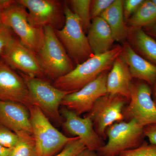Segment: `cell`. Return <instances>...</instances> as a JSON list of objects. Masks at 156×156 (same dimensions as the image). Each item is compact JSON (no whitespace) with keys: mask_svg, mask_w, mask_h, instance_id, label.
Listing matches in <instances>:
<instances>
[{"mask_svg":"<svg viewBox=\"0 0 156 156\" xmlns=\"http://www.w3.org/2000/svg\"><path fill=\"white\" fill-rule=\"evenodd\" d=\"M122 49V46L116 45L106 53L94 55L52 84L65 92H76L94 80L101 73L111 69Z\"/></svg>","mask_w":156,"mask_h":156,"instance_id":"1","label":"cell"},{"mask_svg":"<svg viewBox=\"0 0 156 156\" xmlns=\"http://www.w3.org/2000/svg\"><path fill=\"white\" fill-rule=\"evenodd\" d=\"M37 156H53L77 137H68L53 126L36 105L28 107Z\"/></svg>","mask_w":156,"mask_h":156,"instance_id":"2","label":"cell"},{"mask_svg":"<svg viewBox=\"0 0 156 156\" xmlns=\"http://www.w3.org/2000/svg\"><path fill=\"white\" fill-rule=\"evenodd\" d=\"M44 29V41L37 54L43 71L49 81L56 80L67 74L76 67L64 47L50 27Z\"/></svg>","mask_w":156,"mask_h":156,"instance_id":"3","label":"cell"},{"mask_svg":"<svg viewBox=\"0 0 156 156\" xmlns=\"http://www.w3.org/2000/svg\"><path fill=\"white\" fill-rule=\"evenodd\" d=\"M28 89L31 105L38 107L48 118L59 125L63 119L59 106L70 92L56 88L49 81L20 73Z\"/></svg>","mask_w":156,"mask_h":156,"instance_id":"4","label":"cell"},{"mask_svg":"<svg viewBox=\"0 0 156 156\" xmlns=\"http://www.w3.org/2000/svg\"><path fill=\"white\" fill-rule=\"evenodd\" d=\"M64 12V26L61 29L54 30V31L70 58L76 66L94 54L79 18L73 13L66 1Z\"/></svg>","mask_w":156,"mask_h":156,"instance_id":"5","label":"cell"},{"mask_svg":"<svg viewBox=\"0 0 156 156\" xmlns=\"http://www.w3.org/2000/svg\"><path fill=\"white\" fill-rule=\"evenodd\" d=\"M144 128L134 120L114 123L107 129V143L96 152L99 156H118L138 147L144 137Z\"/></svg>","mask_w":156,"mask_h":156,"instance_id":"6","label":"cell"},{"mask_svg":"<svg viewBox=\"0 0 156 156\" xmlns=\"http://www.w3.org/2000/svg\"><path fill=\"white\" fill-rule=\"evenodd\" d=\"M2 23L16 34L20 42L37 54L44 41V29L34 27L30 23L28 11L17 1L2 12Z\"/></svg>","mask_w":156,"mask_h":156,"instance_id":"7","label":"cell"},{"mask_svg":"<svg viewBox=\"0 0 156 156\" xmlns=\"http://www.w3.org/2000/svg\"><path fill=\"white\" fill-rule=\"evenodd\" d=\"M124 120H134L143 127L156 124V105L152 87L143 81L132 82L128 105L123 111Z\"/></svg>","mask_w":156,"mask_h":156,"instance_id":"8","label":"cell"},{"mask_svg":"<svg viewBox=\"0 0 156 156\" xmlns=\"http://www.w3.org/2000/svg\"><path fill=\"white\" fill-rule=\"evenodd\" d=\"M28 11L30 23L34 27H50L60 30L65 23V2L58 0H18Z\"/></svg>","mask_w":156,"mask_h":156,"instance_id":"9","label":"cell"},{"mask_svg":"<svg viewBox=\"0 0 156 156\" xmlns=\"http://www.w3.org/2000/svg\"><path fill=\"white\" fill-rule=\"evenodd\" d=\"M128 101L120 95L107 94L99 98L91 111L86 115L92 121L98 134L104 140L109 126L124 120L123 111Z\"/></svg>","mask_w":156,"mask_h":156,"instance_id":"10","label":"cell"},{"mask_svg":"<svg viewBox=\"0 0 156 156\" xmlns=\"http://www.w3.org/2000/svg\"><path fill=\"white\" fill-rule=\"evenodd\" d=\"M1 58L13 69L27 75L50 81L45 76L36 53L14 37L0 54Z\"/></svg>","mask_w":156,"mask_h":156,"instance_id":"11","label":"cell"},{"mask_svg":"<svg viewBox=\"0 0 156 156\" xmlns=\"http://www.w3.org/2000/svg\"><path fill=\"white\" fill-rule=\"evenodd\" d=\"M108 71L101 73L94 80L78 91L69 93L63 98L61 105L79 115L91 111L96 101L107 93L106 81Z\"/></svg>","mask_w":156,"mask_h":156,"instance_id":"12","label":"cell"},{"mask_svg":"<svg viewBox=\"0 0 156 156\" xmlns=\"http://www.w3.org/2000/svg\"><path fill=\"white\" fill-rule=\"evenodd\" d=\"M60 112L63 119L61 125L65 131L74 137H79L86 148L96 152L105 144L89 117L82 118L65 107L60 109Z\"/></svg>","mask_w":156,"mask_h":156,"instance_id":"13","label":"cell"},{"mask_svg":"<svg viewBox=\"0 0 156 156\" xmlns=\"http://www.w3.org/2000/svg\"><path fill=\"white\" fill-rule=\"evenodd\" d=\"M0 100L31 105L28 89L20 74L0 58Z\"/></svg>","mask_w":156,"mask_h":156,"instance_id":"14","label":"cell"},{"mask_svg":"<svg viewBox=\"0 0 156 156\" xmlns=\"http://www.w3.org/2000/svg\"><path fill=\"white\" fill-rule=\"evenodd\" d=\"M0 125L16 134H32L28 109L21 104L0 100Z\"/></svg>","mask_w":156,"mask_h":156,"instance_id":"15","label":"cell"},{"mask_svg":"<svg viewBox=\"0 0 156 156\" xmlns=\"http://www.w3.org/2000/svg\"><path fill=\"white\" fill-rule=\"evenodd\" d=\"M122 48L120 56L128 66L132 78L152 87L156 81V65L140 56L128 42L123 43Z\"/></svg>","mask_w":156,"mask_h":156,"instance_id":"16","label":"cell"},{"mask_svg":"<svg viewBox=\"0 0 156 156\" xmlns=\"http://www.w3.org/2000/svg\"><path fill=\"white\" fill-rule=\"evenodd\" d=\"M132 78L129 68L120 56L115 60L106 81L107 94L120 95L129 101Z\"/></svg>","mask_w":156,"mask_h":156,"instance_id":"17","label":"cell"},{"mask_svg":"<svg viewBox=\"0 0 156 156\" xmlns=\"http://www.w3.org/2000/svg\"><path fill=\"white\" fill-rule=\"evenodd\" d=\"M88 41L94 55L102 54L111 50L115 41L106 21L99 17L92 19L88 31Z\"/></svg>","mask_w":156,"mask_h":156,"instance_id":"18","label":"cell"},{"mask_svg":"<svg viewBox=\"0 0 156 156\" xmlns=\"http://www.w3.org/2000/svg\"><path fill=\"white\" fill-rule=\"evenodd\" d=\"M128 28V43L136 53L156 65V41L142 28Z\"/></svg>","mask_w":156,"mask_h":156,"instance_id":"19","label":"cell"},{"mask_svg":"<svg viewBox=\"0 0 156 156\" xmlns=\"http://www.w3.org/2000/svg\"><path fill=\"white\" fill-rule=\"evenodd\" d=\"M123 5L122 0H115L100 17L109 26L115 41L124 43L127 40L129 27L124 18Z\"/></svg>","mask_w":156,"mask_h":156,"instance_id":"20","label":"cell"},{"mask_svg":"<svg viewBox=\"0 0 156 156\" xmlns=\"http://www.w3.org/2000/svg\"><path fill=\"white\" fill-rule=\"evenodd\" d=\"M156 23V6L152 0H144L127 22L128 27L143 28Z\"/></svg>","mask_w":156,"mask_h":156,"instance_id":"21","label":"cell"},{"mask_svg":"<svg viewBox=\"0 0 156 156\" xmlns=\"http://www.w3.org/2000/svg\"><path fill=\"white\" fill-rule=\"evenodd\" d=\"M17 134L18 140L10 149L9 156H37L35 143L32 134L27 133Z\"/></svg>","mask_w":156,"mask_h":156,"instance_id":"22","label":"cell"},{"mask_svg":"<svg viewBox=\"0 0 156 156\" xmlns=\"http://www.w3.org/2000/svg\"><path fill=\"white\" fill-rule=\"evenodd\" d=\"M66 2L73 13L79 18L84 32L87 33L92 22L90 14L91 1L70 0Z\"/></svg>","mask_w":156,"mask_h":156,"instance_id":"23","label":"cell"},{"mask_svg":"<svg viewBox=\"0 0 156 156\" xmlns=\"http://www.w3.org/2000/svg\"><path fill=\"white\" fill-rule=\"evenodd\" d=\"M120 156H156V146L143 143L138 147L125 151Z\"/></svg>","mask_w":156,"mask_h":156,"instance_id":"24","label":"cell"},{"mask_svg":"<svg viewBox=\"0 0 156 156\" xmlns=\"http://www.w3.org/2000/svg\"><path fill=\"white\" fill-rule=\"evenodd\" d=\"M18 139L17 134L0 125V145L11 149L16 144Z\"/></svg>","mask_w":156,"mask_h":156,"instance_id":"25","label":"cell"},{"mask_svg":"<svg viewBox=\"0 0 156 156\" xmlns=\"http://www.w3.org/2000/svg\"><path fill=\"white\" fill-rule=\"evenodd\" d=\"M85 149L86 147L84 144L77 137L66 146L59 153L53 156H76Z\"/></svg>","mask_w":156,"mask_h":156,"instance_id":"26","label":"cell"},{"mask_svg":"<svg viewBox=\"0 0 156 156\" xmlns=\"http://www.w3.org/2000/svg\"><path fill=\"white\" fill-rule=\"evenodd\" d=\"M115 0H93L91 1L90 14L92 20L100 17L104 11L109 7Z\"/></svg>","mask_w":156,"mask_h":156,"instance_id":"27","label":"cell"},{"mask_svg":"<svg viewBox=\"0 0 156 156\" xmlns=\"http://www.w3.org/2000/svg\"><path fill=\"white\" fill-rule=\"evenodd\" d=\"M144 0H125L123 1V14L127 23L129 18L138 9Z\"/></svg>","mask_w":156,"mask_h":156,"instance_id":"28","label":"cell"},{"mask_svg":"<svg viewBox=\"0 0 156 156\" xmlns=\"http://www.w3.org/2000/svg\"><path fill=\"white\" fill-rule=\"evenodd\" d=\"M14 37L11 28L3 23L0 25V54Z\"/></svg>","mask_w":156,"mask_h":156,"instance_id":"29","label":"cell"},{"mask_svg":"<svg viewBox=\"0 0 156 156\" xmlns=\"http://www.w3.org/2000/svg\"><path fill=\"white\" fill-rule=\"evenodd\" d=\"M144 137H147L151 144L156 146V124L145 126L144 128Z\"/></svg>","mask_w":156,"mask_h":156,"instance_id":"30","label":"cell"},{"mask_svg":"<svg viewBox=\"0 0 156 156\" xmlns=\"http://www.w3.org/2000/svg\"><path fill=\"white\" fill-rule=\"evenodd\" d=\"M143 29L156 41V23L153 25L144 27Z\"/></svg>","mask_w":156,"mask_h":156,"instance_id":"31","label":"cell"},{"mask_svg":"<svg viewBox=\"0 0 156 156\" xmlns=\"http://www.w3.org/2000/svg\"><path fill=\"white\" fill-rule=\"evenodd\" d=\"M76 156H99L96 152L89 150L88 149H85Z\"/></svg>","mask_w":156,"mask_h":156,"instance_id":"32","label":"cell"},{"mask_svg":"<svg viewBox=\"0 0 156 156\" xmlns=\"http://www.w3.org/2000/svg\"><path fill=\"white\" fill-rule=\"evenodd\" d=\"M10 149L0 145V156H9Z\"/></svg>","mask_w":156,"mask_h":156,"instance_id":"33","label":"cell"},{"mask_svg":"<svg viewBox=\"0 0 156 156\" xmlns=\"http://www.w3.org/2000/svg\"><path fill=\"white\" fill-rule=\"evenodd\" d=\"M152 87V96L156 105V81Z\"/></svg>","mask_w":156,"mask_h":156,"instance_id":"34","label":"cell"},{"mask_svg":"<svg viewBox=\"0 0 156 156\" xmlns=\"http://www.w3.org/2000/svg\"><path fill=\"white\" fill-rule=\"evenodd\" d=\"M2 11L0 9V25L2 24Z\"/></svg>","mask_w":156,"mask_h":156,"instance_id":"35","label":"cell"},{"mask_svg":"<svg viewBox=\"0 0 156 156\" xmlns=\"http://www.w3.org/2000/svg\"><path fill=\"white\" fill-rule=\"evenodd\" d=\"M152 2H153L154 4H155V5L156 6V0H152Z\"/></svg>","mask_w":156,"mask_h":156,"instance_id":"36","label":"cell"},{"mask_svg":"<svg viewBox=\"0 0 156 156\" xmlns=\"http://www.w3.org/2000/svg\"></svg>","mask_w":156,"mask_h":156,"instance_id":"37","label":"cell"}]
</instances>
